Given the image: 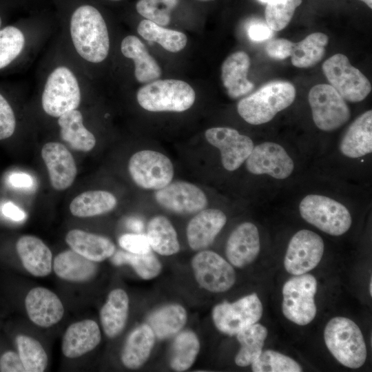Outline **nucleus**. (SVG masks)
Returning a JSON list of instances; mask_svg holds the SVG:
<instances>
[{
	"label": "nucleus",
	"instance_id": "nucleus-13",
	"mask_svg": "<svg viewBox=\"0 0 372 372\" xmlns=\"http://www.w3.org/2000/svg\"><path fill=\"white\" fill-rule=\"evenodd\" d=\"M195 278L200 287L211 292H225L236 282L232 266L214 251L201 250L192 260Z\"/></svg>",
	"mask_w": 372,
	"mask_h": 372
},
{
	"label": "nucleus",
	"instance_id": "nucleus-44",
	"mask_svg": "<svg viewBox=\"0 0 372 372\" xmlns=\"http://www.w3.org/2000/svg\"><path fill=\"white\" fill-rule=\"evenodd\" d=\"M119 245L126 251L143 254L151 251L146 235L141 234H125L118 238Z\"/></svg>",
	"mask_w": 372,
	"mask_h": 372
},
{
	"label": "nucleus",
	"instance_id": "nucleus-43",
	"mask_svg": "<svg viewBox=\"0 0 372 372\" xmlns=\"http://www.w3.org/2000/svg\"><path fill=\"white\" fill-rule=\"evenodd\" d=\"M17 120L8 99L0 92V141L10 138L14 133Z\"/></svg>",
	"mask_w": 372,
	"mask_h": 372
},
{
	"label": "nucleus",
	"instance_id": "nucleus-57",
	"mask_svg": "<svg viewBox=\"0 0 372 372\" xmlns=\"http://www.w3.org/2000/svg\"><path fill=\"white\" fill-rule=\"evenodd\" d=\"M110 1H121V0H110Z\"/></svg>",
	"mask_w": 372,
	"mask_h": 372
},
{
	"label": "nucleus",
	"instance_id": "nucleus-31",
	"mask_svg": "<svg viewBox=\"0 0 372 372\" xmlns=\"http://www.w3.org/2000/svg\"><path fill=\"white\" fill-rule=\"evenodd\" d=\"M187 318V312L181 305L167 304L151 313L147 319V324L155 336L163 340L178 333L185 326Z\"/></svg>",
	"mask_w": 372,
	"mask_h": 372
},
{
	"label": "nucleus",
	"instance_id": "nucleus-51",
	"mask_svg": "<svg viewBox=\"0 0 372 372\" xmlns=\"http://www.w3.org/2000/svg\"><path fill=\"white\" fill-rule=\"evenodd\" d=\"M153 7L168 12L174 9L179 3V0H145Z\"/></svg>",
	"mask_w": 372,
	"mask_h": 372
},
{
	"label": "nucleus",
	"instance_id": "nucleus-23",
	"mask_svg": "<svg viewBox=\"0 0 372 372\" xmlns=\"http://www.w3.org/2000/svg\"><path fill=\"white\" fill-rule=\"evenodd\" d=\"M249 66V56L243 51L234 52L223 63L221 79L229 97L239 98L254 89V84L247 79Z\"/></svg>",
	"mask_w": 372,
	"mask_h": 372
},
{
	"label": "nucleus",
	"instance_id": "nucleus-10",
	"mask_svg": "<svg viewBox=\"0 0 372 372\" xmlns=\"http://www.w3.org/2000/svg\"><path fill=\"white\" fill-rule=\"evenodd\" d=\"M128 170L134 182L145 189H160L171 183L174 166L165 154L153 150H141L130 158Z\"/></svg>",
	"mask_w": 372,
	"mask_h": 372
},
{
	"label": "nucleus",
	"instance_id": "nucleus-45",
	"mask_svg": "<svg viewBox=\"0 0 372 372\" xmlns=\"http://www.w3.org/2000/svg\"><path fill=\"white\" fill-rule=\"evenodd\" d=\"M136 10L145 19L151 21L157 25L165 26L170 22L169 12L157 9L145 0H138L136 2Z\"/></svg>",
	"mask_w": 372,
	"mask_h": 372
},
{
	"label": "nucleus",
	"instance_id": "nucleus-4",
	"mask_svg": "<svg viewBox=\"0 0 372 372\" xmlns=\"http://www.w3.org/2000/svg\"><path fill=\"white\" fill-rule=\"evenodd\" d=\"M136 99L141 107L147 111L180 112L193 105L196 93L181 80H155L141 87Z\"/></svg>",
	"mask_w": 372,
	"mask_h": 372
},
{
	"label": "nucleus",
	"instance_id": "nucleus-32",
	"mask_svg": "<svg viewBox=\"0 0 372 372\" xmlns=\"http://www.w3.org/2000/svg\"><path fill=\"white\" fill-rule=\"evenodd\" d=\"M117 204L116 197L103 190L87 191L76 196L70 205L72 214L86 218L101 215L113 210Z\"/></svg>",
	"mask_w": 372,
	"mask_h": 372
},
{
	"label": "nucleus",
	"instance_id": "nucleus-48",
	"mask_svg": "<svg viewBox=\"0 0 372 372\" xmlns=\"http://www.w3.org/2000/svg\"><path fill=\"white\" fill-rule=\"evenodd\" d=\"M8 183L18 189H30L34 185L32 176L25 172H13L8 177Z\"/></svg>",
	"mask_w": 372,
	"mask_h": 372
},
{
	"label": "nucleus",
	"instance_id": "nucleus-3",
	"mask_svg": "<svg viewBox=\"0 0 372 372\" xmlns=\"http://www.w3.org/2000/svg\"><path fill=\"white\" fill-rule=\"evenodd\" d=\"M324 342L333 356L342 365L358 369L366 361L367 351L361 330L351 320L335 317L327 324Z\"/></svg>",
	"mask_w": 372,
	"mask_h": 372
},
{
	"label": "nucleus",
	"instance_id": "nucleus-14",
	"mask_svg": "<svg viewBox=\"0 0 372 372\" xmlns=\"http://www.w3.org/2000/svg\"><path fill=\"white\" fill-rule=\"evenodd\" d=\"M207 142L220 152L221 162L227 171H235L246 161L254 148L252 140L236 130L212 127L205 133Z\"/></svg>",
	"mask_w": 372,
	"mask_h": 372
},
{
	"label": "nucleus",
	"instance_id": "nucleus-2",
	"mask_svg": "<svg viewBox=\"0 0 372 372\" xmlns=\"http://www.w3.org/2000/svg\"><path fill=\"white\" fill-rule=\"evenodd\" d=\"M296 96V88L290 82L271 81L242 99L238 103L237 110L248 123L261 125L270 121L277 113L290 106Z\"/></svg>",
	"mask_w": 372,
	"mask_h": 372
},
{
	"label": "nucleus",
	"instance_id": "nucleus-6",
	"mask_svg": "<svg viewBox=\"0 0 372 372\" xmlns=\"http://www.w3.org/2000/svg\"><path fill=\"white\" fill-rule=\"evenodd\" d=\"M299 211L304 220L331 236L342 235L351 226L352 218L347 208L327 196H305L300 203Z\"/></svg>",
	"mask_w": 372,
	"mask_h": 372
},
{
	"label": "nucleus",
	"instance_id": "nucleus-19",
	"mask_svg": "<svg viewBox=\"0 0 372 372\" xmlns=\"http://www.w3.org/2000/svg\"><path fill=\"white\" fill-rule=\"evenodd\" d=\"M260 249L256 226L249 222L239 225L230 234L226 244V256L234 266L242 268L251 263Z\"/></svg>",
	"mask_w": 372,
	"mask_h": 372
},
{
	"label": "nucleus",
	"instance_id": "nucleus-24",
	"mask_svg": "<svg viewBox=\"0 0 372 372\" xmlns=\"http://www.w3.org/2000/svg\"><path fill=\"white\" fill-rule=\"evenodd\" d=\"M347 157L356 158L372 152V111L359 116L349 127L340 145Z\"/></svg>",
	"mask_w": 372,
	"mask_h": 372
},
{
	"label": "nucleus",
	"instance_id": "nucleus-54",
	"mask_svg": "<svg viewBox=\"0 0 372 372\" xmlns=\"http://www.w3.org/2000/svg\"><path fill=\"white\" fill-rule=\"evenodd\" d=\"M3 17L2 14L0 12V28L3 26Z\"/></svg>",
	"mask_w": 372,
	"mask_h": 372
},
{
	"label": "nucleus",
	"instance_id": "nucleus-12",
	"mask_svg": "<svg viewBox=\"0 0 372 372\" xmlns=\"http://www.w3.org/2000/svg\"><path fill=\"white\" fill-rule=\"evenodd\" d=\"M322 238L316 233L302 229L291 238L284 260L286 271L296 276L306 273L320 262L324 254Z\"/></svg>",
	"mask_w": 372,
	"mask_h": 372
},
{
	"label": "nucleus",
	"instance_id": "nucleus-8",
	"mask_svg": "<svg viewBox=\"0 0 372 372\" xmlns=\"http://www.w3.org/2000/svg\"><path fill=\"white\" fill-rule=\"evenodd\" d=\"M322 71L330 85L345 101L360 102L371 91L369 80L351 65L344 54L338 53L327 59L322 64Z\"/></svg>",
	"mask_w": 372,
	"mask_h": 372
},
{
	"label": "nucleus",
	"instance_id": "nucleus-30",
	"mask_svg": "<svg viewBox=\"0 0 372 372\" xmlns=\"http://www.w3.org/2000/svg\"><path fill=\"white\" fill-rule=\"evenodd\" d=\"M63 141L77 151L89 152L96 145V138L83 125L81 112L77 110L69 111L58 117Z\"/></svg>",
	"mask_w": 372,
	"mask_h": 372
},
{
	"label": "nucleus",
	"instance_id": "nucleus-34",
	"mask_svg": "<svg viewBox=\"0 0 372 372\" xmlns=\"http://www.w3.org/2000/svg\"><path fill=\"white\" fill-rule=\"evenodd\" d=\"M267 329L259 323L249 325L236 334L240 344L235 362L239 366L251 364L260 355L267 336Z\"/></svg>",
	"mask_w": 372,
	"mask_h": 372
},
{
	"label": "nucleus",
	"instance_id": "nucleus-36",
	"mask_svg": "<svg viewBox=\"0 0 372 372\" xmlns=\"http://www.w3.org/2000/svg\"><path fill=\"white\" fill-rule=\"evenodd\" d=\"M137 32L144 39L156 42L171 52L180 51L187 44V39L184 33L167 29L147 19L139 23Z\"/></svg>",
	"mask_w": 372,
	"mask_h": 372
},
{
	"label": "nucleus",
	"instance_id": "nucleus-52",
	"mask_svg": "<svg viewBox=\"0 0 372 372\" xmlns=\"http://www.w3.org/2000/svg\"><path fill=\"white\" fill-rule=\"evenodd\" d=\"M127 226L132 231L140 232L143 229V223L138 218H131L127 220Z\"/></svg>",
	"mask_w": 372,
	"mask_h": 372
},
{
	"label": "nucleus",
	"instance_id": "nucleus-41",
	"mask_svg": "<svg viewBox=\"0 0 372 372\" xmlns=\"http://www.w3.org/2000/svg\"><path fill=\"white\" fill-rule=\"evenodd\" d=\"M302 0H267L265 9L267 25L273 31H280L290 23Z\"/></svg>",
	"mask_w": 372,
	"mask_h": 372
},
{
	"label": "nucleus",
	"instance_id": "nucleus-20",
	"mask_svg": "<svg viewBox=\"0 0 372 372\" xmlns=\"http://www.w3.org/2000/svg\"><path fill=\"white\" fill-rule=\"evenodd\" d=\"M227 222L225 214L218 209H204L197 213L187 227L190 248L201 251L210 246Z\"/></svg>",
	"mask_w": 372,
	"mask_h": 372
},
{
	"label": "nucleus",
	"instance_id": "nucleus-16",
	"mask_svg": "<svg viewBox=\"0 0 372 372\" xmlns=\"http://www.w3.org/2000/svg\"><path fill=\"white\" fill-rule=\"evenodd\" d=\"M245 161L250 173L267 174L277 179L287 178L294 168L293 162L284 147L273 142L254 147Z\"/></svg>",
	"mask_w": 372,
	"mask_h": 372
},
{
	"label": "nucleus",
	"instance_id": "nucleus-39",
	"mask_svg": "<svg viewBox=\"0 0 372 372\" xmlns=\"http://www.w3.org/2000/svg\"><path fill=\"white\" fill-rule=\"evenodd\" d=\"M111 257L112 262L116 265H131L136 273L144 280L152 279L161 271V264L152 251L143 254L118 251L114 252Z\"/></svg>",
	"mask_w": 372,
	"mask_h": 372
},
{
	"label": "nucleus",
	"instance_id": "nucleus-17",
	"mask_svg": "<svg viewBox=\"0 0 372 372\" xmlns=\"http://www.w3.org/2000/svg\"><path fill=\"white\" fill-rule=\"evenodd\" d=\"M41 156L52 187L61 191L70 187L76 178L77 169L70 151L60 143L49 142L43 146Z\"/></svg>",
	"mask_w": 372,
	"mask_h": 372
},
{
	"label": "nucleus",
	"instance_id": "nucleus-15",
	"mask_svg": "<svg viewBox=\"0 0 372 372\" xmlns=\"http://www.w3.org/2000/svg\"><path fill=\"white\" fill-rule=\"evenodd\" d=\"M157 203L164 209L178 214H193L204 209L207 198L196 185L185 181H175L156 190Z\"/></svg>",
	"mask_w": 372,
	"mask_h": 372
},
{
	"label": "nucleus",
	"instance_id": "nucleus-22",
	"mask_svg": "<svg viewBox=\"0 0 372 372\" xmlns=\"http://www.w3.org/2000/svg\"><path fill=\"white\" fill-rule=\"evenodd\" d=\"M17 254L23 266L36 277L48 276L52 269V254L49 247L39 238L25 235L16 244Z\"/></svg>",
	"mask_w": 372,
	"mask_h": 372
},
{
	"label": "nucleus",
	"instance_id": "nucleus-42",
	"mask_svg": "<svg viewBox=\"0 0 372 372\" xmlns=\"http://www.w3.org/2000/svg\"><path fill=\"white\" fill-rule=\"evenodd\" d=\"M254 372H300L301 366L291 358L278 351H262L251 364Z\"/></svg>",
	"mask_w": 372,
	"mask_h": 372
},
{
	"label": "nucleus",
	"instance_id": "nucleus-40",
	"mask_svg": "<svg viewBox=\"0 0 372 372\" xmlns=\"http://www.w3.org/2000/svg\"><path fill=\"white\" fill-rule=\"evenodd\" d=\"M16 343L25 372L45 371L48 365V355L38 340L25 335H19L16 338Z\"/></svg>",
	"mask_w": 372,
	"mask_h": 372
},
{
	"label": "nucleus",
	"instance_id": "nucleus-56",
	"mask_svg": "<svg viewBox=\"0 0 372 372\" xmlns=\"http://www.w3.org/2000/svg\"><path fill=\"white\" fill-rule=\"evenodd\" d=\"M198 1H214V0H198Z\"/></svg>",
	"mask_w": 372,
	"mask_h": 372
},
{
	"label": "nucleus",
	"instance_id": "nucleus-46",
	"mask_svg": "<svg viewBox=\"0 0 372 372\" xmlns=\"http://www.w3.org/2000/svg\"><path fill=\"white\" fill-rule=\"evenodd\" d=\"M293 43L291 41L278 38L272 39L265 47L267 54L272 59L282 60L290 56Z\"/></svg>",
	"mask_w": 372,
	"mask_h": 372
},
{
	"label": "nucleus",
	"instance_id": "nucleus-47",
	"mask_svg": "<svg viewBox=\"0 0 372 372\" xmlns=\"http://www.w3.org/2000/svg\"><path fill=\"white\" fill-rule=\"evenodd\" d=\"M0 371L3 372H25L19 353L12 351H8L1 356Z\"/></svg>",
	"mask_w": 372,
	"mask_h": 372
},
{
	"label": "nucleus",
	"instance_id": "nucleus-50",
	"mask_svg": "<svg viewBox=\"0 0 372 372\" xmlns=\"http://www.w3.org/2000/svg\"><path fill=\"white\" fill-rule=\"evenodd\" d=\"M1 211L6 217L16 222L23 221L26 218L25 212L10 201L2 205Z\"/></svg>",
	"mask_w": 372,
	"mask_h": 372
},
{
	"label": "nucleus",
	"instance_id": "nucleus-1",
	"mask_svg": "<svg viewBox=\"0 0 372 372\" xmlns=\"http://www.w3.org/2000/svg\"><path fill=\"white\" fill-rule=\"evenodd\" d=\"M70 33L75 50L85 61L99 63L107 58L110 50L108 30L95 7L82 5L73 12Z\"/></svg>",
	"mask_w": 372,
	"mask_h": 372
},
{
	"label": "nucleus",
	"instance_id": "nucleus-29",
	"mask_svg": "<svg viewBox=\"0 0 372 372\" xmlns=\"http://www.w3.org/2000/svg\"><path fill=\"white\" fill-rule=\"evenodd\" d=\"M129 298L121 289L112 290L100 311V319L105 335L114 338L123 330L128 316Z\"/></svg>",
	"mask_w": 372,
	"mask_h": 372
},
{
	"label": "nucleus",
	"instance_id": "nucleus-26",
	"mask_svg": "<svg viewBox=\"0 0 372 372\" xmlns=\"http://www.w3.org/2000/svg\"><path fill=\"white\" fill-rule=\"evenodd\" d=\"M121 50L124 56L134 61V75L139 83H149L161 76V70L158 63L136 36L125 37L121 41Z\"/></svg>",
	"mask_w": 372,
	"mask_h": 372
},
{
	"label": "nucleus",
	"instance_id": "nucleus-5",
	"mask_svg": "<svg viewBox=\"0 0 372 372\" xmlns=\"http://www.w3.org/2000/svg\"><path fill=\"white\" fill-rule=\"evenodd\" d=\"M81 100L79 81L73 72L65 65L55 68L48 76L41 95L44 112L52 117L76 110Z\"/></svg>",
	"mask_w": 372,
	"mask_h": 372
},
{
	"label": "nucleus",
	"instance_id": "nucleus-37",
	"mask_svg": "<svg viewBox=\"0 0 372 372\" xmlns=\"http://www.w3.org/2000/svg\"><path fill=\"white\" fill-rule=\"evenodd\" d=\"M200 350L197 335L191 331H182L174 340L170 366L176 371L187 370L194 364Z\"/></svg>",
	"mask_w": 372,
	"mask_h": 372
},
{
	"label": "nucleus",
	"instance_id": "nucleus-49",
	"mask_svg": "<svg viewBox=\"0 0 372 372\" xmlns=\"http://www.w3.org/2000/svg\"><path fill=\"white\" fill-rule=\"evenodd\" d=\"M248 34L252 41H262L272 37L273 30L267 25L254 23L249 26Z\"/></svg>",
	"mask_w": 372,
	"mask_h": 372
},
{
	"label": "nucleus",
	"instance_id": "nucleus-55",
	"mask_svg": "<svg viewBox=\"0 0 372 372\" xmlns=\"http://www.w3.org/2000/svg\"><path fill=\"white\" fill-rule=\"evenodd\" d=\"M371 284H372V282H371V280L370 283H369V293H370L371 296L372 295V285H371Z\"/></svg>",
	"mask_w": 372,
	"mask_h": 372
},
{
	"label": "nucleus",
	"instance_id": "nucleus-9",
	"mask_svg": "<svg viewBox=\"0 0 372 372\" xmlns=\"http://www.w3.org/2000/svg\"><path fill=\"white\" fill-rule=\"evenodd\" d=\"M308 100L313 122L322 131L337 130L350 118V110L345 100L331 85L313 86L309 90Z\"/></svg>",
	"mask_w": 372,
	"mask_h": 372
},
{
	"label": "nucleus",
	"instance_id": "nucleus-38",
	"mask_svg": "<svg viewBox=\"0 0 372 372\" xmlns=\"http://www.w3.org/2000/svg\"><path fill=\"white\" fill-rule=\"evenodd\" d=\"M25 45V37L14 25L0 28V71L8 68L21 56Z\"/></svg>",
	"mask_w": 372,
	"mask_h": 372
},
{
	"label": "nucleus",
	"instance_id": "nucleus-11",
	"mask_svg": "<svg viewBox=\"0 0 372 372\" xmlns=\"http://www.w3.org/2000/svg\"><path fill=\"white\" fill-rule=\"evenodd\" d=\"M262 312L261 301L254 293L234 302H224L216 305L212 310V318L220 332L234 335L256 323L261 318Z\"/></svg>",
	"mask_w": 372,
	"mask_h": 372
},
{
	"label": "nucleus",
	"instance_id": "nucleus-27",
	"mask_svg": "<svg viewBox=\"0 0 372 372\" xmlns=\"http://www.w3.org/2000/svg\"><path fill=\"white\" fill-rule=\"evenodd\" d=\"M53 270L60 278L73 282H83L92 280L96 274L98 266L74 250L59 253L54 259Z\"/></svg>",
	"mask_w": 372,
	"mask_h": 372
},
{
	"label": "nucleus",
	"instance_id": "nucleus-25",
	"mask_svg": "<svg viewBox=\"0 0 372 372\" xmlns=\"http://www.w3.org/2000/svg\"><path fill=\"white\" fill-rule=\"evenodd\" d=\"M65 241L72 250L96 262L110 258L116 249L109 238L77 229L67 233Z\"/></svg>",
	"mask_w": 372,
	"mask_h": 372
},
{
	"label": "nucleus",
	"instance_id": "nucleus-28",
	"mask_svg": "<svg viewBox=\"0 0 372 372\" xmlns=\"http://www.w3.org/2000/svg\"><path fill=\"white\" fill-rule=\"evenodd\" d=\"M155 335L146 324L135 328L128 335L124 344L121 360L125 366L136 369L148 359L154 344Z\"/></svg>",
	"mask_w": 372,
	"mask_h": 372
},
{
	"label": "nucleus",
	"instance_id": "nucleus-33",
	"mask_svg": "<svg viewBox=\"0 0 372 372\" xmlns=\"http://www.w3.org/2000/svg\"><path fill=\"white\" fill-rule=\"evenodd\" d=\"M147 237L151 248L163 256H171L180 250L176 231L163 216H156L149 222Z\"/></svg>",
	"mask_w": 372,
	"mask_h": 372
},
{
	"label": "nucleus",
	"instance_id": "nucleus-18",
	"mask_svg": "<svg viewBox=\"0 0 372 372\" xmlns=\"http://www.w3.org/2000/svg\"><path fill=\"white\" fill-rule=\"evenodd\" d=\"M25 307L30 320L44 328L58 323L64 314V307L59 298L43 287H34L28 293Z\"/></svg>",
	"mask_w": 372,
	"mask_h": 372
},
{
	"label": "nucleus",
	"instance_id": "nucleus-53",
	"mask_svg": "<svg viewBox=\"0 0 372 372\" xmlns=\"http://www.w3.org/2000/svg\"><path fill=\"white\" fill-rule=\"evenodd\" d=\"M364 3L370 9L372 8V0H360Z\"/></svg>",
	"mask_w": 372,
	"mask_h": 372
},
{
	"label": "nucleus",
	"instance_id": "nucleus-35",
	"mask_svg": "<svg viewBox=\"0 0 372 372\" xmlns=\"http://www.w3.org/2000/svg\"><path fill=\"white\" fill-rule=\"evenodd\" d=\"M329 38L322 32H313L298 43H293L291 54L292 64L299 68H307L319 63L325 54Z\"/></svg>",
	"mask_w": 372,
	"mask_h": 372
},
{
	"label": "nucleus",
	"instance_id": "nucleus-7",
	"mask_svg": "<svg viewBox=\"0 0 372 372\" xmlns=\"http://www.w3.org/2000/svg\"><path fill=\"white\" fill-rule=\"evenodd\" d=\"M316 291L317 281L311 274L306 273L289 278L282 288L284 316L300 326L310 323L316 315Z\"/></svg>",
	"mask_w": 372,
	"mask_h": 372
},
{
	"label": "nucleus",
	"instance_id": "nucleus-21",
	"mask_svg": "<svg viewBox=\"0 0 372 372\" xmlns=\"http://www.w3.org/2000/svg\"><path fill=\"white\" fill-rule=\"evenodd\" d=\"M101 340L97 323L83 320L70 324L65 331L61 343L63 354L68 358H76L95 349Z\"/></svg>",
	"mask_w": 372,
	"mask_h": 372
}]
</instances>
